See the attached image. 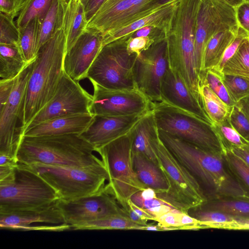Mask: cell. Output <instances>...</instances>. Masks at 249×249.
I'll return each instance as SVG.
<instances>
[{
	"label": "cell",
	"mask_w": 249,
	"mask_h": 249,
	"mask_svg": "<svg viewBox=\"0 0 249 249\" xmlns=\"http://www.w3.org/2000/svg\"><path fill=\"white\" fill-rule=\"evenodd\" d=\"M249 1V0H248Z\"/></svg>",
	"instance_id": "obj_57"
},
{
	"label": "cell",
	"mask_w": 249,
	"mask_h": 249,
	"mask_svg": "<svg viewBox=\"0 0 249 249\" xmlns=\"http://www.w3.org/2000/svg\"><path fill=\"white\" fill-rule=\"evenodd\" d=\"M153 29H155L152 26H145L141 28L136 32L132 37H139V36H150L151 32Z\"/></svg>",
	"instance_id": "obj_54"
},
{
	"label": "cell",
	"mask_w": 249,
	"mask_h": 249,
	"mask_svg": "<svg viewBox=\"0 0 249 249\" xmlns=\"http://www.w3.org/2000/svg\"><path fill=\"white\" fill-rule=\"evenodd\" d=\"M158 0H106L89 21L87 29L103 38L157 11ZM164 6V5H163Z\"/></svg>",
	"instance_id": "obj_10"
},
{
	"label": "cell",
	"mask_w": 249,
	"mask_h": 249,
	"mask_svg": "<svg viewBox=\"0 0 249 249\" xmlns=\"http://www.w3.org/2000/svg\"><path fill=\"white\" fill-rule=\"evenodd\" d=\"M57 202L71 230L74 226L111 216H126L108 185L99 193L71 201L58 199Z\"/></svg>",
	"instance_id": "obj_15"
},
{
	"label": "cell",
	"mask_w": 249,
	"mask_h": 249,
	"mask_svg": "<svg viewBox=\"0 0 249 249\" xmlns=\"http://www.w3.org/2000/svg\"><path fill=\"white\" fill-rule=\"evenodd\" d=\"M236 105L241 109L249 122V95L239 101Z\"/></svg>",
	"instance_id": "obj_53"
},
{
	"label": "cell",
	"mask_w": 249,
	"mask_h": 249,
	"mask_svg": "<svg viewBox=\"0 0 249 249\" xmlns=\"http://www.w3.org/2000/svg\"><path fill=\"white\" fill-rule=\"evenodd\" d=\"M95 152V148L79 134L23 136L17 158L19 164L25 165L83 167L104 163Z\"/></svg>",
	"instance_id": "obj_3"
},
{
	"label": "cell",
	"mask_w": 249,
	"mask_h": 249,
	"mask_svg": "<svg viewBox=\"0 0 249 249\" xmlns=\"http://www.w3.org/2000/svg\"><path fill=\"white\" fill-rule=\"evenodd\" d=\"M34 61L28 64L17 77L8 101L0 108V153L17 159L22 139L17 124L18 121H20L21 108Z\"/></svg>",
	"instance_id": "obj_12"
},
{
	"label": "cell",
	"mask_w": 249,
	"mask_h": 249,
	"mask_svg": "<svg viewBox=\"0 0 249 249\" xmlns=\"http://www.w3.org/2000/svg\"><path fill=\"white\" fill-rule=\"evenodd\" d=\"M67 4V0H53L41 24L38 52L45 43L63 28Z\"/></svg>",
	"instance_id": "obj_27"
},
{
	"label": "cell",
	"mask_w": 249,
	"mask_h": 249,
	"mask_svg": "<svg viewBox=\"0 0 249 249\" xmlns=\"http://www.w3.org/2000/svg\"><path fill=\"white\" fill-rule=\"evenodd\" d=\"M159 130L205 149L225 153L213 125L196 116L165 102H152Z\"/></svg>",
	"instance_id": "obj_6"
},
{
	"label": "cell",
	"mask_w": 249,
	"mask_h": 249,
	"mask_svg": "<svg viewBox=\"0 0 249 249\" xmlns=\"http://www.w3.org/2000/svg\"><path fill=\"white\" fill-rule=\"evenodd\" d=\"M172 0H158V4L160 6H162Z\"/></svg>",
	"instance_id": "obj_56"
},
{
	"label": "cell",
	"mask_w": 249,
	"mask_h": 249,
	"mask_svg": "<svg viewBox=\"0 0 249 249\" xmlns=\"http://www.w3.org/2000/svg\"><path fill=\"white\" fill-rule=\"evenodd\" d=\"M222 81L231 99L237 104L249 95V81L239 76L222 74Z\"/></svg>",
	"instance_id": "obj_40"
},
{
	"label": "cell",
	"mask_w": 249,
	"mask_h": 249,
	"mask_svg": "<svg viewBox=\"0 0 249 249\" xmlns=\"http://www.w3.org/2000/svg\"><path fill=\"white\" fill-rule=\"evenodd\" d=\"M53 0H25L18 15L16 25L23 28L35 18L42 22Z\"/></svg>",
	"instance_id": "obj_37"
},
{
	"label": "cell",
	"mask_w": 249,
	"mask_h": 249,
	"mask_svg": "<svg viewBox=\"0 0 249 249\" xmlns=\"http://www.w3.org/2000/svg\"><path fill=\"white\" fill-rule=\"evenodd\" d=\"M187 213L198 220L204 229H225L235 218L220 212L202 208L199 205L190 208Z\"/></svg>",
	"instance_id": "obj_35"
},
{
	"label": "cell",
	"mask_w": 249,
	"mask_h": 249,
	"mask_svg": "<svg viewBox=\"0 0 249 249\" xmlns=\"http://www.w3.org/2000/svg\"><path fill=\"white\" fill-rule=\"evenodd\" d=\"M146 226L132 222L124 215L111 216L98 220H93L71 228L73 230H144Z\"/></svg>",
	"instance_id": "obj_33"
},
{
	"label": "cell",
	"mask_w": 249,
	"mask_h": 249,
	"mask_svg": "<svg viewBox=\"0 0 249 249\" xmlns=\"http://www.w3.org/2000/svg\"><path fill=\"white\" fill-rule=\"evenodd\" d=\"M66 51L63 28L39 50L27 86L21 108L22 137L34 117L54 96L64 72Z\"/></svg>",
	"instance_id": "obj_2"
},
{
	"label": "cell",
	"mask_w": 249,
	"mask_h": 249,
	"mask_svg": "<svg viewBox=\"0 0 249 249\" xmlns=\"http://www.w3.org/2000/svg\"><path fill=\"white\" fill-rule=\"evenodd\" d=\"M25 0H0V12L15 18L18 15Z\"/></svg>",
	"instance_id": "obj_47"
},
{
	"label": "cell",
	"mask_w": 249,
	"mask_h": 249,
	"mask_svg": "<svg viewBox=\"0 0 249 249\" xmlns=\"http://www.w3.org/2000/svg\"><path fill=\"white\" fill-rule=\"evenodd\" d=\"M199 93L204 109L213 125L221 124L229 117L233 107L226 104L212 90L204 72L199 75Z\"/></svg>",
	"instance_id": "obj_26"
},
{
	"label": "cell",
	"mask_w": 249,
	"mask_h": 249,
	"mask_svg": "<svg viewBox=\"0 0 249 249\" xmlns=\"http://www.w3.org/2000/svg\"><path fill=\"white\" fill-rule=\"evenodd\" d=\"M235 10L239 27L249 35V1L246 0L237 7Z\"/></svg>",
	"instance_id": "obj_46"
},
{
	"label": "cell",
	"mask_w": 249,
	"mask_h": 249,
	"mask_svg": "<svg viewBox=\"0 0 249 249\" xmlns=\"http://www.w3.org/2000/svg\"><path fill=\"white\" fill-rule=\"evenodd\" d=\"M179 1L180 0H173L152 14L103 38V47L111 42L126 38L138 29L148 26L159 30L165 39L171 29Z\"/></svg>",
	"instance_id": "obj_21"
},
{
	"label": "cell",
	"mask_w": 249,
	"mask_h": 249,
	"mask_svg": "<svg viewBox=\"0 0 249 249\" xmlns=\"http://www.w3.org/2000/svg\"><path fill=\"white\" fill-rule=\"evenodd\" d=\"M130 135L132 153L142 154L158 164L151 144L152 140L159 135V130L152 108L132 129Z\"/></svg>",
	"instance_id": "obj_23"
},
{
	"label": "cell",
	"mask_w": 249,
	"mask_h": 249,
	"mask_svg": "<svg viewBox=\"0 0 249 249\" xmlns=\"http://www.w3.org/2000/svg\"><path fill=\"white\" fill-rule=\"evenodd\" d=\"M219 2L235 9L246 0H216Z\"/></svg>",
	"instance_id": "obj_55"
},
{
	"label": "cell",
	"mask_w": 249,
	"mask_h": 249,
	"mask_svg": "<svg viewBox=\"0 0 249 249\" xmlns=\"http://www.w3.org/2000/svg\"><path fill=\"white\" fill-rule=\"evenodd\" d=\"M229 150L240 158L249 166V143L239 146H232Z\"/></svg>",
	"instance_id": "obj_50"
},
{
	"label": "cell",
	"mask_w": 249,
	"mask_h": 249,
	"mask_svg": "<svg viewBox=\"0 0 249 249\" xmlns=\"http://www.w3.org/2000/svg\"><path fill=\"white\" fill-rule=\"evenodd\" d=\"M225 230H249V218L235 217Z\"/></svg>",
	"instance_id": "obj_51"
},
{
	"label": "cell",
	"mask_w": 249,
	"mask_h": 249,
	"mask_svg": "<svg viewBox=\"0 0 249 249\" xmlns=\"http://www.w3.org/2000/svg\"><path fill=\"white\" fill-rule=\"evenodd\" d=\"M221 73L249 81V37L244 40L236 53L226 63Z\"/></svg>",
	"instance_id": "obj_36"
},
{
	"label": "cell",
	"mask_w": 249,
	"mask_h": 249,
	"mask_svg": "<svg viewBox=\"0 0 249 249\" xmlns=\"http://www.w3.org/2000/svg\"><path fill=\"white\" fill-rule=\"evenodd\" d=\"M19 36L14 18L0 12V44L18 45Z\"/></svg>",
	"instance_id": "obj_42"
},
{
	"label": "cell",
	"mask_w": 249,
	"mask_h": 249,
	"mask_svg": "<svg viewBox=\"0 0 249 249\" xmlns=\"http://www.w3.org/2000/svg\"><path fill=\"white\" fill-rule=\"evenodd\" d=\"M200 207L220 212L232 216L249 218V201L231 197L208 199Z\"/></svg>",
	"instance_id": "obj_32"
},
{
	"label": "cell",
	"mask_w": 249,
	"mask_h": 249,
	"mask_svg": "<svg viewBox=\"0 0 249 249\" xmlns=\"http://www.w3.org/2000/svg\"><path fill=\"white\" fill-rule=\"evenodd\" d=\"M29 63L25 60L18 45L0 44V80L16 78Z\"/></svg>",
	"instance_id": "obj_29"
},
{
	"label": "cell",
	"mask_w": 249,
	"mask_h": 249,
	"mask_svg": "<svg viewBox=\"0 0 249 249\" xmlns=\"http://www.w3.org/2000/svg\"><path fill=\"white\" fill-rule=\"evenodd\" d=\"M130 132L97 151L108 171L109 190L125 210L131 196L146 188L133 169Z\"/></svg>",
	"instance_id": "obj_8"
},
{
	"label": "cell",
	"mask_w": 249,
	"mask_h": 249,
	"mask_svg": "<svg viewBox=\"0 0 249 249\" xmlns=\"http://www.w3.org/2000/svg\"><path fill=\"white\" fill-rule=\"evenodd\" d=\"M203 72L210 88L222 101L230 107L236 104L230 97L224 85L222 73L213 69Z\"/></svg>",
	"instance_id": "obj_41"
},
{
	"label": "cell",
	"mask_w": 249,
	"mask_h": 249,
	"mask_svg": "<svg viewBox=\"0 0 249 249\" xmlns=\"http://www.w3.org/2000/svg\"><path fill=\"white\" fill-rule=\"evenodd\" d=\"M213 127L225 150L232 146H239L248 142L236 131L230 122L229 118L219 124H214Z\"/></svg>",
	"instance_id": "obj_39"
},
{
	"label": "cell",
	"mask_w": 249,
	"mask_h": 249,
	"mask_svg": "<svg viewBox=\"0 0 249 249\" xmlns=\"http://www.w3.org/2000/svg\"><path fill=\"white\" fill-rule=\"evenodd\" d=\"M126 39L103 47L88 72L90 82L110 89H137L133 69L137 55L128 53Z\"/></svg>",
	"instance_id": "obj_9"
},
{
	"label": "cell",
	"mask_w": 249,
	"mask_h": 249,
	"mask_svg": "<svg viewBox=\"0 0 249 249\" xmlns=\"http://www.w3.org/2000/svg\"><path fill=\"white\" fill-rule=\"evenodd\" d=\"M85 11L87 19L89 21L106 0H79Z\"/></svg>",
	"instance_id": "obj_49"
},
{
	"label": "cell",
	"mask_w": 249,
	"mask_h": 249,
	"mask_svg": "<svg viewBox=\"0 0 249 249\" xmlns=\"http://www.w3.org/2000/svg\"><path fill=\"white\" fill-rule=\"evenodd\" d=\"M58 199L54 190L24 164L18 163L14 176L0 182V214L38 209Z\"/></svg>",
	"instance_id": "obj_5"
},
{
	"label": "cell",
	"mask_w": 249,
	"mask_h": 249,
	"mask_svg": "<svg viewBox=\"0 0 249 249\" xmlns=\"http://www.w3.org/2000/svg\"><path fill=\"white\" fill-rule=\"evenodd\" d=\"M156 221L162 227L163 231L204 229L198 220L186 212L175 208L160 216Z\"/></svg>",
	"instance_id": "obj_34"
},
{
	"label": "cell",
	"mask_w": 249,
	"mask_h": 249,
	"mask_svg": "<svg viewBox=\"0 0 249 249\" xmlns=\"http://www.w3.org/2000/svg\"><path fill=\"white\" fill-rule=\"evenodd\" d=\"M57 200L36 209L0 214V229L22 231L70 230V226L66 223L58 206Z\"/></svg>",
	"instance_id": "obj_17"
},
{
	"label": "cell",
	"mask_w": 249,
	"mask_h": 249,
	"mask_svg": "<svg viewBox=\"0 0 249 249\" xmlns=\"http://www.w3.org/2000/svg\"><path fill=\"white\" fill-rule=\"evenodd\" d=\"M224 156L230 172L249 196V166L229 150Z\"/></svg>",
	"instance_id": "obj_38"
},
{
	"label": "cell",
	"mask_w": 249,
	"mask_h": 249,
	"mask_svg": "<svg viewBox=\"0 0 249 249\" xmlns=\"http://www.w3.org/2000/svg\"><path fill=\"white\" fill-rule=\"evenodd\" d=\"M229 120L239 135L249 142V122L236 104L232 107Z\"/></svg>",
	"instance_id": "obj_43"
},
{
	"label": "cell",
	"mask_w": 249,
	"mask_h": 249,
	"mask_svg": "<svg viewBox=\"0 0 249 249\" xmlns=\"http://www.w3.org/2000/svg\"><path fill=\"white\" fill-rule=\"evenodd\" d=\"M160 139L195 178L208 199L231 197L249 201V196L230 172L224 153L205 149L159 130Z\"/></svg>",
	"instance_id": "obj_1"
},
{
	"label": "cell",
	"mask_w": 249,
	"mask_h": 249,
	"mask_svg": "<svg viewBox=\"0 0 249 249\" xmlns=\"http://www.w3.org/2000/svg\"><path fill=\"white\" fill-rule=\"evenodd\" d=\"M130 199L135 205L151 214L154 217L155 221L162 214L175 209L160 198L155 191L150 188H146L136 192L131 196Z\"/></svg>",
	"instance_id": "obj_31"
},
{
	"label": "cell",
	"mask_w": 249,
	"mask_h": 249,
	"mask_svg": "<svg viewBox=\"0 0 249 249\" xmlns=\"http://www.w3.org/2000/svg\"><path fill=\"white\" fill-rule=\"evenodd\" d=\"M42 178L56 192L59 199L71 201L99 193L109 180L105 163L83 167L33 163L25 165Z\"/></svg>",
	"instance_id": "obj_4"
},
{
	"label": "cell",
	"mask_w": 249,
	"mask_h": 249,
	"mask_svg": "<svg viewBox=\"0 0 249 249\" xmlns=\"http://www.w3.org/2000/svg\"><path fill=\"white\" fill-rule=\"evenodd\" d=\"M88 24L84 7L80 0H68L63 27L66 40V52L86 30Z\"/></svg>",
	"instance_id": "obj_25"
},
{
	"label": "cell",
	"mask_w": 249,
	"mask_h": 249,
	"mask_svg": "<svg viewBox=\"0 0 249 249\" xmlns=\"http://www.w3.org/2000/svg\"><path fill=\"white\" fill-rule=\"evenodd\" d=\"M235 9L216 0H201L196 28L195 58L197 72L202 71L203 54L209 39L216 33H238Z\"/></svg>",
	"instance_id": "obj_11"
},
{
	"label": "cell",
	"mask_w": 249,
	"mask_h": 249,
	"mask_svg": "<svg viewBox=\"0 0 249 249\" xmlns=\"http://www.w3.org/2000/svg\"><path fill=\"white\" fill-rule=\"evenodd\" d=\"M41 21L35 18L23 28L19 30L18 46L24 58L28 62L35 60L38 53V42Z\"/></svg>",
	"instance_id": "obj_30"
},
{
	"label": "cell",
	"mask_w": 249,
	"mask_h": 249,
	"mask_svg": "<svg viewBox=\"0 0 249 249\" xmlns=\"http://www.w3.org/2000/svg\"><path fill=\"white\" fill-rule=\"evenodd\" d=\"M17 77L13 79L0 80V108L8 101L14 87Z\"/></svg>",
	"instance_id": "obj_48"
},
{
	"label": "cell",
	"mask_w": 249,
	"mask_h": 249,
	"mask_svg": "<svg viewBox=\"0 0 249 249\" xmlns=\"http://www.w3.org/2000/svg\"><path fill=\"white\" fill-rule=\"evenodd\" d=\"M93 88L90 112L93 115L127 116L145 114L152 102L137 89H110L91 82Z\"/></svg>",
	"instance_id": "obj_13"
},
{
	"label": "cell",
	"mask_w": 249,
	"mask_h": 249,
	"mask_svg": "<svg viewBox=\"0 0 249 249\" xmlns=\"http://www.w3.org/2000/svg\"><path fill=\"white\" fill-rule=\"evenodd\" d=\"M158 164L168 183V190L157 196L175 208L187 213L207 198L195 178L173 155L158 135L151 142Z\"/></svg>",
	"instance_id": "obj_7"
},
{
	"label": "cell",
	"mask_w": 249,
	"mask_h": 249,
	"mask_svg": "<svg viewBox=\"0 0 249 249\" xmlns=\"http://www.w3.org/2000/svg\"><path fill=\"white\" fill-rule=\"evenodd\" d=\"M92 100V95L81 87L79 82L72 79L64 71L54 96L34 117L25 131L54 118L91 114Z\"/></svg>",
	"instance_id": "obj_14"
},
{
	"label": "cell",
	"mask_w": 249,
	"mask_h": 249,
	"mask_svg": "<svg viewBox=\"0 0 249 249\" xmlns=\"http://www.w3.org/2000/svg\"><path fill=\"white\" fill-rule=\"evenodd\" d=\"M145 114L119 116L94 115L91 123L80 135L97 152L111 142L129 133Z\"/></svg>",
	"instance_id": "obj_19"
},
{
	"label": "cell",
	"mask_w": 249,
	"mask_h": 249,
	"mask_svg": "<svg viewBox=\"0 0 249 249\" xmlns=\"http://www.w3.org/2000/svg\"><path fill=\"white\" fill-rule=\"evenodd\" d=\"M162 102L186 111L213 125L203 104L188 89L179 74L170 67L161 82Z\"/></svg>",
	"instance_id": "obj_20"
},
{
	"label": "cell",
	"mask_w": 249,
	"mask_h": 249,
	"mask_svg": "<svg viewBox=\"0 0 249 249\" xmlns=\"http://www.w3.org/2000/svg\"><path fill=\"white\" fill-rule=\"evenodd\" d=\"M129 208L143 219L155 221L154 217L145 210L135 205L130 199L128 200Z\"/></svg>",
	"instance_id": "obj_52"
},
{
	"label": "cell",
	"mask_w": 249,
	"mask_h": 249,
	"mask_svg": "<svg viewBox=\"0 0 249 249\" xmlns=\"http://www.w3.org/2000/svg\"><path fill=\"white\" fill-rule=\"evenodd\" d=\"M169 68L166 43H155L137 56L133 69L136 88L152 102H160L162 79Z\"/></svg>",
	"instance_id": "obj_16"
},
{
	"label": "cell",
	"mask_w": 249,
	"mask_h": 249,
	"mask_svg": "<svg viewBox=\"0 0 249 249\" xmlns=\"http://www.w3.org/2000/svg\"><path fill=\"white\" fill-rule=\"evenodd\" d=\"M133 169L139 180L146 187L153 189L157 193L166 192L168 183L161 169L144 156L132 153Z\"/></svg>",
	"instance_id": "obj_24"
},
{
	"label": "cell",
	"mask_w": 249,
	"mask_h": 249,
	"mask_svg": "<svg viewBox=\"0 0 249 249\" xmlns=\"http://www.w3.org/2000/svg\"><path fill=\"white\" fill-rule=\"evenodd\" d=\"M94 115L82 114L54 118L40 123L24 133L23 136H43L81 134L91 123Z\"/></svg>",
	"instance_id": "obj_22"
},
{
	"label": "cell",
	"mask_w": 249,
	"mask_h": 249,
	"mask_svg": "<svg viewBox=\"0 0 249 249\" xmlns=\"http://www.w3.org/2000/svg\"><path fill=\"white\" fill-rule=\"evenodd\" d=\"M103 47V37L94 31L86 29L65 54L64 71L79 82L87 78L88 72Z\"/></svg>",
	"instance_id": "obj_18"
},
{
	"label": "cell",
	"mask_w": 249,
	"mask_h": 249,
	"mask_svg": "<svg viewBox=\"0 0 249 249\" xmlns=\"http://www.w3.org/2000/svg\"><path fill=\"white\" fill-rule=\"evenodd\" d=\"M237 34L230 30L222 31L215 33L209 39L204 52L202 72L214 68L218 65L225 50Z\"/></svg>",
	"instance_id": "obj_28"
},
{
	"label": "cell",
	"mask_w": 249,
	"mask_h": 249,
	"mask_svg": "<svg viewBox=\"0 0 249 249\" xmlns=\"http://www.w3.org/2000/svg\"><path fill=\"white\" fill-rule=\"evenodd\" d=\"M248 37L249 35L239 27L237 35L225 50L220 62L213 69L221 73L224 65L236 53L244 40Z\"/></svg>",
	"instance_id": "obj_44"
},
{
	"label": "cell",
	"mask_w": 249,
	"mask_h": 249,
	"mask_svg": "<svg viewBox=\"0 0 249 249\" xmlns=\"http://www.w3.org/2000/svg\"><path fill=\"white\" fill-rule=\"evenodd\" d=\"M155 43L156 41L152 36H130L126 40V50L129 54H135L138 56Z\"/></svg>",
	"instance_id": "obj_45"
}]
</instances>
